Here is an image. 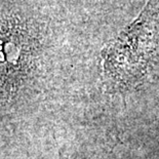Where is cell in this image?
<instances>
[{
    "mask_svg": "<svg viewBox=\"0 0 159 159\" xmlns=\"http://www.w3.org/2000/svg\"><path fill=\"white\" fill-rule=\"evenodd\" d=\"M159 47V0H148L140 16L106 49L104 71L117 86L134 85Z\"/></svg>",
    "mask_w": 159,
    "mask_h": 159,
    "instance_id": "1",
    "label": "cell"
},
{
    "mask_svg": "<svg viewBox=\"0 0 159 159\" xmlns=\"http://www.w3.org/2000/svg\"><path fill=\"white\" fill-rule=\"evenodd\" d=\"M1 68H2V61L0 60V74H1Z\"/></svg>",
    "mask_w": 159,
    "mask_h": 159,
    "instance_id": "2",
    "label": "cell"
}]
</instances>
